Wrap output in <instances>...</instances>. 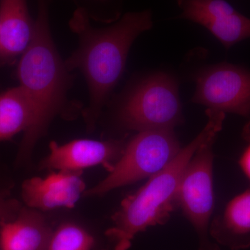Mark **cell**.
<instances>
[{
	"label": "cell",
	"mask_w": 250,
	"mask_h": 250,
	"mask_svg": "<svg viewBox=\"0 0 250 250\" xmlns=\"http://www.w3.org/2000/svg\"><path fill=\"white\" fill-rule=\"evenodd\" d=\"M218 241L243 238L250 235V188L233 197L210 227Z\"/></svg>",
	"instance_id": "obj_14"
},
{
	"label": "cell",
	"mask_w": 250,
	"mask_h": 250,
	"mask_svg": "<svg viewBox=\"0 0 250 250\" xmlns=\"http://www.w3.org/2000/svg\"><path fill=\"white\" fill-rule=\"evenodd\" d=\"M208 122L191 143L182 148L168 166L152 176L147 183L125 198L112 216L113 226L106 236L114 243V250H127L131 241L149 227L163 225L178 207L177 193L189 161L202 143L216 138L223 127L225 113L207 109Z\"/></svg>",
	"instance_id": "obj_3"
},
{
	"label": "cell",
	"mask_w": 250,
	"mask_h": 250,
	"mask_svg": "<svg viewBox=\"0 0 250 250\" xmlns=\"http://www.w3.org/2000/svg\"><path fill=\"white\" fill-rule=\"evenodd\" d=\"M93 236L77 224L65 223L53 230L46 250H91Z\"/></svg>",
	"instance_id": "obj_15"
},
{
	"label": "cell",
	"mask_w": 250,
	"mask_h": 250,
	"mask_svg": "<svg viewBox=\"0 0 250 250\" xmlns=\"http://www.w3.org/2000/svg\"><path fill=\"white\" fill-rule=\"evenodd\" d=\"M38 14L29 47L21 56L17 76L32 110L30 129L24 134L20 157L30 152L49 123L66 103L72 76L56 49L49 27V0H37Z\"/></svg>",
	"instance_id": "obj_2"
},
{
	"label": "cell",
	"mask_w": 250,
	"mask_h": 250,
	"mask_svg": "<svg viewBox=\"0 0 250 250\" xmlns=\"http://www.w3.org/2000/svg\"><path fill=\"white\" fill-rule=\"evenodd\" d=\"M126 146L124 140L79 139L59 145L53 141L49 145L50 152L42 161L41 167L67 172H82L96 166H103L112 170Z\"/></svg>",
	"instance_id": "obj_8"
},
{
	"label": "cell",
	"mask_w": 250,
	"mask_h": 250,
	"mask_svg": "<svg viewBox=\"0 0 250 250\" xmlns=\"http://www.w3.org/2000/svg\"><path fill=\"white\" fill-rule=\"evenodd\" d=\"M149 10L125 14L107 27H93L83 10L77 9L69 26L78 36L79 46L65 61L70 72L79 70L84 75L89 91V106L85 118L93 128L102 108L124 72L130 47L136 38L152 27Z\"/></svg>",
	"instance_id": "obj_1"
},
{
	"label": "cell",
	"mask_w": 250,
	"mask_h": 250,
	"mask_svg": "<svg viewBox=\"0 0 250 250\" xmlns=\"http://www.w3.org/2000/svg\"><path fill=\"white\" fill-rule=\"evenodd\" d=\"M77 5V9L83 10L90 19L104 21L103 8L111 0H72Z\"/></svg>",
	"instance_id": "obj_17"
},
{
	"label": "cell",
	"mask_w": 250,
	"mask_h": 250,
	"mask_svg": "<svg viewBox=\"0 0 250 250\" xmlns=\"http://www.w3.org/2000/svg\"><path fill=\"white\" fill-rule=\"evenodd\" d=\"M215 139L205 141L197 148L184 170L177 193L178 207L198 233L199 250H217L208 236L214 202L213 146Z\"/></svg>",
	"instance_id": "obj_6"
},
{
	"label": "cell",
	"mask_w": 250,
	"mask_h": 250,
	"mask_svg": "<svg viewBox=\"0 0 250 250\" xmlns=\"http://www.w3.org/2000/svg\"><path fill=\"white\" fill-rule=\"evenodd\" d=\"M53 230L39 210L22 207L14 220L0 225V250H46Z\"/></svg>",
	"instance_id": "obj_12"
},
{
	"label": "cell",
	"mask_w": 250,
	"mask_h": 250,
	"mask_svg": "<svg viewBox=\"0 0 250 250\" xmlns=\"http://www.w3.org/2000/svg\"><path fill=\"white\" fill-rule=\"evenodd\" d=\"M243 136L248 144L240 159L239 164L241 170L250 181V121L243 129Z\"/></svg>",
	"instance_id": "obj_18"
},
{
	"label": "cell",
	"mask_w": 250,
	"mask_h": 250,
	"mask_svg": "<svg viewBox=\"0 0 250 250\" xmlns=\"http://www.w3.org/2000/svg\"><path fill=\"white\" fill-rule=\"evenodd\" d=\"M173 130L139 131L125 146L124 152L106 178L85 191L100 196L113 189L129 185L164 170L181 150Z\"/></svg>",
	"instance_id": "obj_4"
},
{
	"label": "cell",
	"mask_w": 250,
	"mask_h": 250,
	"mask_svg": "<svg viewBox=\"0 0 250 250\" xmlns=\"http://www.w3.org/2000/svg\"><path fill=\"white\" fill-rule=\"evenodd\" d=\"M32 123V110L22 87L10 88L0 94V141L27 133Z\"/></svg>",
	"instance_id": "obj_13"
},
{
	"label": "cell",
	"mask_w": 250,
	"mask_h": 250,
	"mask_svg": "<svg viewBox=\"0 0 250 250\" xmlns=\"http://www.w3.org/2000/svg\"><path fill=\"white\" fill-rule=\"evenodd\" d=\"M85 188L82 172L59 171L43 178L26 180L22 186V197L27 207L38 210L72 208Z\"/></svg>",
	"instance_id": "obj_10"
},
{
	"label": "cell",
	"mask_w": 250,
	"mask_h": 250,
	"mask_svg": "<svg viewBox=\"0 0 250 250\" xmlns=\"http://www.w3.org/2000/svg\"><path fill=\"white\" fill-rule=\"evenodd\" d=\"M34 23L27 0H0V63H11L25 52Z\"/></svg>",
	"instance_id": "obj_11"
},
{
	"label": "cell",
	"mask_w": 250,
	"mask_h": 250,
	"mask_svg": "<svg viewBox=\"0 0 250 250\" xmlns=\"http://www.w3.org/2000/svg\"><path fill=\"white\" fill-rule=\"evenodd\" d=\"M120 121L128 129L173 130L183 122L178 85L164 72L141 81L123 100Z\"/></svg>",
	"instance_id": "obj_5"
},
{
	"label": "cell",
	"mask_w": 250,
	"mask_h": 250,
	"mask_svg": "<svg viewBox=\"0 0 250 250\" xmlns=\"http://www.w3.org/2000/svg\"><path fill=\"white\" fill-rule=\"evenodd\" d=\"M22 207L17 200L9 198L7 192L0 190V225L14 220Z\"/></svg>",
	"instance_id": "obj_16"
},
{
	"label": "cell",
	"mask_w": 250,
	"mask_h": 250,
	"mask_svg": "<svg viewBox=\"0 0 250 250\" xmlns=\"http://www.w3.org/2000/svg\"><path fill=\"white\" fill-rule=\"evenodd\" d=\"M194 103L208 109L250 116V71L221 62L202 70L196 77Z\"/></svg>",
	"instance_id": "obj_7"
},
{
	"label": "cell",
	"mask_w": 250,
	"mask_h": 250,
	"mask_svg": "<svg viewBox=\"0 0 250 250\" xmlns=\"http://www.w3.org/2000/svg\"><path fill=\"white\" fill-rule=\"evenodd\" d=\"M180 18L198 23L229 49L250 38V19L225 0H178Z\"/></svg>",
	"instance_id": "obj_9"
}]
</instances>
